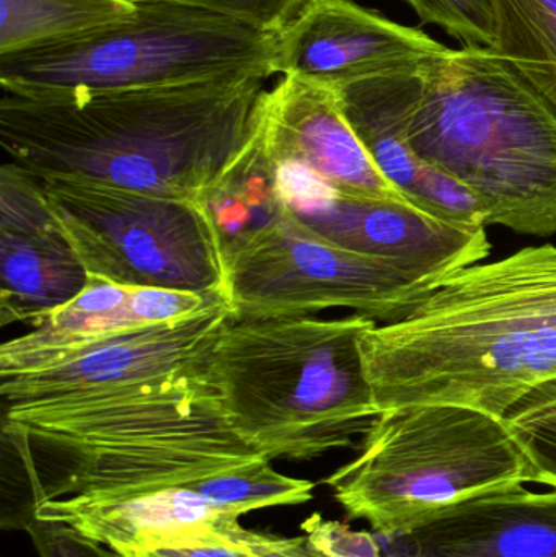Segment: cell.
Masks as SVG:
<instances>
[{
	"instance_id": "24",
	"label": "cell",
	"mask_w": 556,
	"mask_h": 557,
	"mask_svg": "<svg viewBox=\"0 0 556 557\" xmlns=\"http://www.w3.org/2000/svg\"><path fill=\"white\" fill-rule=\"evenodd\" d=\"M428 25H437L469 48H492L489 0H404Z\"/></svg>"
},
{
	"instance_id": "1",
	"label": "cell",
	"mask_w": 556,
	"mask_h": 557,
	"mask_svg": "<svg viewBox=\"0 0 556 557\" xmlns=\"http://www.w3.org/2000/svg\"><path fill=\"white\" fill-rule=\"evenodd\" d=\"M268 78L255 72L180 87L2 94L0 144L38 180L206 205L250 139Z\"/></svg>"
},
{
	"instance_id": "16",
	"label": "cell",
	"mask_w": 556,
	"mask_h": 557,
	"mask_svg": "<svg viewBox=\"0 0 556 557\" xmlns=\"http://www.w3.org/2000/svg\"><path fill=\"white\" fill-rule=\"evenodd\" d=\"M218 298L222 295L124 287L90 277L85 290L71 304L0 347V376L46 369L118 334L182 320Z\"/></svg>"
},
{
	"instance_id": "25",
	"label": "cell",
	"mask_w": 556,
	"mask_h": 557,
	"mask_svg": "<svg viewBox=\"0 0 556 557\" xmlns=\"http://www.w3.org/2000/svg\"><path fill=\"white\" fill-rule=\"evenodd\" d=\"M147 557H316L306 536L281 539L248 530L245 535L214 545L162 549Z\"/></svg>"
},
{
	"instance_id": "28",
	"label": "cell",
	"mask_w": 556,
	"mask_h": 557,
	"mask_svg": "<svg viewBox=\"0 0 556 557\" xmlns=\"http://www.w3.org/2000/svg\"><path fill=\"white\" fill-rule=\"evenodd\" d=\"M116 556V555H114ZM116 557H147V556H116Z\"/></svg>"
},
{
	"instance_id": "6",
	"label": "cell",
	"mask_w": 556,
	"mask_h": 557,
	"mask_svg": "<svg viewBox=\"0 0 556 557\" xmlns=\"http://www.w3.org/2000/svg\"><path fill=\"white\" fill-rule=\"evenodd\" d=\"M323 483L348 519L404 539L459 504L535 484V473L503 419L420 405L381 412L358 455Z\"/></svg>"
},
{
	"instance_id": "26",
	"label": "cell",
	"mask_w": 556,
	"mask_h": 557,
	"mask_svg": "<svg viewBox=\"0 0 556 557\" xmlns=\"http://www.w3.org/2000/svg\"><path fill=\"white\" fill-rule=\"evenodd\" d=\"M131 2H173L198 7L231 16L263 32L277 33L297 15L307 0H131Z\"/></svg>"
},
{
	"instance_id": "7",
	"label": "cell",
	"mask_w": 556,
	"mask_h": 557,
	"mask_svg": "<svg viewBox=\"0 0 556 557\" xmlns=\"http://www.w3.org/2000/svg\"><path fill=\"white\" fill-rule=\"evenodd\" d=\"M276 33L198 7L139 2L133 18L64 45L0 58L2 94L20 97L180 87L273 77Z\"/></svg>"
},
{
	"instance_id": "8",
	"label": "cell",
	"mask_w": 556,
	"mask_h": 557,
	"mask_svg": "<svg viewBox=\"0 0 556 557\" xmlns=\"http://www.w3.org/2000/svg\"><path fill=\"white\" fill-rule=\"evenodd\" d=\"M39 183L88 276L225 297L224 242L208 206L81 180Z\"/></svg>"
},
{
	"instance_id": "21",
	"label": "cell",
	"mask_w": 556,
	"mask_h": 557,
	"mask_svg": "<svg viewBox=\"0 0 556 557\" xmlns=\"http://www.w3.org/2000/svg\"><path fill=\"white\" fill-rule=\"evenodd\" d=\"M189 490L245 516L268 507L302 506L312 500L316 484L277 473L270 460H260L206 478Z\"/></svg>"
},
{
	"instance_id": "17",
	"label": "cell",
	"mask_w": 556,
	"mask_h": 557,
	"mask_svg": "<svg viewBox=\"0 0 556 557\" xmlns=\"http://www.w3.org/2000/svg\"><path fill=\"white\" fill-rule=\"evenodd\" d=\"M405 557H556V491L489 494L437 513Z\"/></svg>"
},
{
	"instance_id": "23",
	"label": "cell",
	"mask_w": 556,
	"mask_h": 557,
	"mask_svg": "<svg viewBox=\"0 0 556 557\" xmlns=\"http://www.w3.org/2000/svg\"><path fill=\"white\" fill-rule=\"evenodd\" d=\"M415 206L456 224L469 227L489 225L485 205L477 193L456 176L427 162H421Z\"/></svg>"
},
{
	"instance_id": "18",
	"label": "cell",
	"mask_w": 556,
	"mask_h": 557,
	"mask_svg": "<svg viewBox=\"0 0 556 557\" xmlns=\"http://www.w3.org/2000/svg\"><path fill=\"white\" fill-rule=\"evenodd\" d=\"M428 62L335 87L349 126L385 178L413 206L421 162L411 147L410 134Z\"/></svg>"
},
{
	"instance_id": "14",
	"label": "cell",
	"mask_w": 556,
	"mask_h": 557,
	"mask_svg": "<svg viewBox=\"0 0 556 557\" xmlns=\"http://www.w3.org/2000/svg\"><path fill=\"white\" fill-rule=\"evenodd\" d=\"M90 282L41 183L12 162L0 169V321L35 326Z\"/></svg>"
},
{
	"instance_id": "13",
	"label": "cell",
	"mask_w": 556,
	"mask_h": 557,
	"mask_svg": "<svg viewBox=\"0 0 556 557\" xmlns=\"http://www.w3.org/2000/svg\"><path fill=\"white\" fill-rule=\"evenodd\" d=\"M446 49L421 29L353 0H307L276 33L273 71L335 88L418 67Z\"/></svg>"
},
{
	"instance_id": "15",
	"label": "cell",
	"mask_w": 556,
	"mask_h": 557,
	"mask_svg": "<svg viewBox=\"0 0 556 557\" xmlns=\"http://www.w3.org/2000/svg\"><path fill=\"white\" fill-rule=\"evenodd\" d=\"M33 516L77 542L107 546L116 556L214 545L248 532L238 522L240 513L185 487L126 499L36 503Z\"/></svg>"
},
{
	"instance_id": "19",
	"label": "cell",
	"mask_w": 556,
	"mask_h": 557,
	"mask_svg": "<svg viewBox=\"0 0 556 557\" xmlns=\"http://www.w3.org/2000/svg\"><path fill=\"white\" fill-rule=\"evenodd\" d=\"M0 58L64 45L133 18L131 0H0Z\"/></svg>"
},
{
	"instance_id": "11",
	"label": "cell",
	"mask_w": 556,
	"mask_h": 557,
	"mask_svg": "<svg viewBox=\"0 0 556 557\" xmlns=\"http://www.w3.org/2000/svg\"><path fill=\"white\" fill-rule=\"evenodd\" d=\"M232 317L228 301L218 298L182 320L127 331L54 366L7 376L0 393L7 406L33 405L201 373Z\"/></svg>"
},
{
	"instance_id": "3",
	"label": "cell",
	"mask_w": 556,
	"mask_h": 557,
	"mask_svg": "<svg viewBox=\"0 0 556 557\" xmlns=\"http://www.w3.org/2000/svg\"><path fill=\"white\" fill-rule=\"evenodd\" d=\"M33 504L114 500L185 487L268 460L232 428L205 372L7 406Z\"/></svg>"
},
{
	"instance_id": "20",
	"label": "cell",
	"mask_w": 556,
	"mask_h": 557,
	"mask_svg": "<svg viewBox=\"0 0 556 557\" xmlns=\"http://www.w3.org/2000/svg\"><path fill=\"white\" fill-rule=\"evenodd\" d=\"M493 51L556 114V0H489Z\"/></svg>"
},
{
	"instance_id": "27",
	"label": "cell",
	"mask_w": 556,
	"mask_h": 557,
	"mask_svg": "<svg viewBox=\"0 0 556 557\" xmlns=\"http://www.w3.org/2000/svg\"><path fill=\"white\" fill-rule=\"evenodd\" d=\"M310 549L320 557H382L378 540L368 532H356L346 523L325 520L313 513L302 523Z\"/></svg>"
},
{
	"instance_id": "12",
	"label": "cell",
	"mask_w": 556,
	"mask_h": 557,
	"mask_svg": "<svg viewBox=\"0 0 556 557\" xmlns=\"http://www.w3.org/2000/svg\"><path fill=\"white\" fill-rule=\"evenodd\" d=\"M254 129L273 165L300 166L346 198L410 202L349 126L335 88L281 75L261 94Z\"/></svg>"
},
{
	"instance_id": "9",
	"label": "cell",
	"mask_w": 556,
	"mask_h": 557,
	"mask_svg": "<svg viewBox=\"0 0 556 557\" xmlns=\"http://www.w3.org/2000/svg\"><path fill=\"white\" fill-rule=\"evenodd\" d=\"M235 317H313L345 308L384 324L404 320L434 285L310 231L289 211L225 250Z\"/></svg>"
},
{
	"instance_id": "22",
	"label": "cell",
	"mask_w": 556,
	"mask_h": 557,
	"mask_svg": "<svg viewBox=\"0 0 556 557\" xmlns=\"http://www.w3.org/2000/svg\"><path fill=\"white\" fill-rule=\"evenodd\" d=\"M503 422L531 461L535 484L556 491V379L526 393Z\"/></svg>"
},
{
	"instance_id": "29",
	"label": "cell",
	"mask_w": 556,
	"mask_h": 557,
	"mask_svg": "<svg viewBox=\"0 0 556 557\" xmlns=\"http://www.w3.org/2000/svg\"><path fill=\"white\" fill-rule=\"evenodd\" d=\"M316 557H320V556H319V555H317V553H316Z\"/></svg>"
},
{
	"instance_id": "5",
	"label": "cell",
	"mask_w": 556,
	"mask_h": 557,
	"mask_svg": "<svg viewBox=\"0 0 556 557\" xmlns=\"http://www.w3.org/2000/svg\"><path fill=\"white\" fill-rule=\"evenodd\" d=\"M411 147L485 205L489 224L556 234V114L490 48H447L424 67Z\"/></svg>"
},
{
	"instance_id": "2",
	"label": "cell",
	"mask_w": 556,
	"mask_h": 557,
	"mask_svg": "<svg viewBox=\"0 0 556 557\" xmlns=\"http://www.w3.org/2000/svg\"><path fill=\"white\" fill-rule=\"evenodd\" d=\"M379 414L454 405L503 419L556 379V247L522 248L434 285L404 320L359 339Z\"/></svg>"
},
{
	"instance_id": "4",
	"label": "cell",
	"mask_w": 556,
	"mask_h": 557,
	"mask_svg": "<svg viewBox=\"0 0 556 557\" xmlns=\"http://www.w3.org/2000/svg\"><path fill=\"white\" fill-rule=\"evenodd\" d=\"M374 320L351 314L232 317L205 376L232 428L268 460H312L351 447L379 416L359 339Z\"/></svg>"
},
{
	"instance_id": "10",
	"label": "cell",
	"mask_w": 556,
	"mask_h": 557,
	"mask_svg": "<svg viewBox=\"0 0 556 557\" xmlns=\"http://www.w3.org/2000/svg\"><path fill=\"white\" fill-rule=\"evenodd\" d=\"M274 178L287 211L310 231L418 281L436 285L492 253L486 227L456 224L410 202L346 198L296 165H274Z\"/></svg>"
}]
</instances>
